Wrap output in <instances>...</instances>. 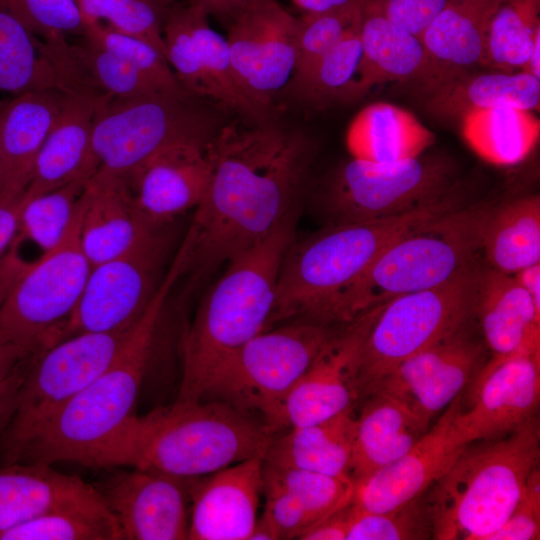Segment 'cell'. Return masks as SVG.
<instances>
[{"label":"cell","mask_w":540,"mask_h":540,"mask_svg":"<svg viewBox=\"0 0 540 540\" xmlns=\"http://www.w3.org/2000/svg\"><path fill=\"white\" fill-rule=\"evenodd\" d=\"M206 153L211 175L179 253L183 272L202 281L264 241L300 198L312 159L310 140L273 121L221 126Z\"/></svg>","instance_id":"1"},{"label":"cell","mask_w":540,"mask_h":540,"mask_svg":"<svg viewBox=\"0 0 540 540\" xmlns=\"http://www.w3.org/2000/svg\"><path fill=\"white\" fill-rule=\"evenodd\" d=\"M180 275L174 262L110 366L41 422L8 464L70 461L112 467L119 443L136 416L165 299Z\"/></svg>","instance_id":"2"},{"label":"cell","mask_w":540,"mask_h":540,"mask_svg":"<svg viewBox=\"0 0 540 540\" xmlns=\"http://www.w3.org/2000/svg\"><path fill=\"white\" fill-rule=\"evenodd\" d=\"M299 213H291L264 241L227 263L201 301L181 341L177 400L203 399L221 364L270 329L279 269L295 239Z\"/></svg>","instance_id":"3"},{"label":"cell","mask_w":540,"mask_h":540,"mask_svg":"<svg viewBox=\"0 0 540 540\" xmlns=\"http://www.w3.org/2000/svg\"><path fill=\"white\" fill-rule=\"evenodd\" d=\"M272 438L262 420L226 402L176 399L132 419L112 467L203 477L250 458L264 459Z\"/></svg>","instance_id":"4"},{"label":"cell","mask_w":540,"mask_h":540,"mask_svg":"<svg viewBox=\"0 0 540 540\" xmlns=\"http://www.w3.org/2000/svg\"><path fill=\"white\" fill-rule=\"evenodd\" d=\"M490 207L464 204L405 233L305 320L345 324L371 308L438 286L478 264Z\"/></svg>","instance_id":"5"},{"label":"cell","mask_w":540,"mask_h":540,"mask_svg":"<svg viewBox=\"0 0 540 540\" xmlns=\"http://www.w3.org/2000/svg\"><path fill=\"white\" fill-rule=\"evenodd\" d=\"M539 460L537 415L502 437L467 444L424 492L432 539L487 540L512 513Z\"/></svg>","instance_id":"6"},{"label":"cell","mask_w":540,"mask_h":540,"mask_svg":"<svg viewBox=\"0 0 540 540\" xmlns=\"http://www.w3.org/2000/svg\"><path fill=\"white\" fill-rule=\"evenodd\" d=\"M464 204L463 191L455 183L435 201L408 213L328 223L294 239L279 269L270 327L292 318L308 319L396 239Z\"/></svg>","instance_id":"7"},{"label":"cell","mask_w":540,"mask_h":540,"mask_svg":"<svg viewBox=\"0 0 540 540\" xmlns=\"http://www.w3.org/2000/svg\"><path fill=\"white\" fill-rule=\"evenodd\" d=\"M479 269L478 263L438 286L384 304L361 350V399L402 361L453 335L475 318Z\"/></svg>","instance_id":"8"},{"label":"cell","mask_w":540,"mask_h":540,"mask_svg":"<svg viewBox=\"0 0 540 540\" xmlns=\"http://www.w3.org/2000/svg\"><path fill=\"white\" fill-rule=\"evenodd\" d=\"M216 123L184 88L115 98L95 112L92 150L99 168L127 176L169 144L208 142L221 127Z\"/></svg>","instance_id":"9"},{"label":"cell","mask_w":540,"mask_h":540,"mask_svg":"<svg viewBox=\"0 0 540 540\" xmlns=\"http://www.w3.org/2000/svg\"><path fill=\"white\" fill-rule=\"evenodd\" d=\"M80 199L61 243L24 270L0 306V344L38 352L60 341L91 265L80 242Z\"/></svg>","instance_id":"10"},{"label":"cell","mask_w":540,"mask_h":540,"mask_svg":"<svg viewBox=\"0 0 540 540\" xmlns=\"http://www.w3.org/2000/svg\"><path fill=\"white\" fill-rule=\"evenodd\" d=\"M448 158L421 155L395 163L351 158L330 174L318 206L328 223L402 215L445 194L456 182Z\"/></svg>","instance_id":"11"},{"label":"cell","mask_w":540,"mask_h":540,"mask_svg":"<svg viewBox=\"0 0 540 540\" xmlns=\"http://www.w3.org/2000/svg\"><path fill=\"white\" fill-rule=\"evenodd\" d=\"M334 328L299 319L261 332L221 364L203 399L260 414L263 421L307 370Z\"/></svg>","instance_id":"12"},{"label":"cell","mask_w":540,"mask_h":540,"mask_svg":"<svg viewBox=\"0 0 540 540\" xmlns=\"http://www.w3.org/2000/svg\"><path fill=\"white\" fill-rule=\"evenodd\" d=\"M133 326L76 333L37 352L20 385L14 412L0 435L3 465L41 422L110 366Z\"/></svg>","instance_id":"13"},{"label":"cell","mask_w":540,"mask_h":540,"mask_svg":"<svg viewBox=\"0 0 540 540\" xmlns=\"http://www.w3.org/2000/svg\"><path fill=\"white\" fill-rule=\"evenodd\" d=\"M384 304L334 328L307 370L263 420L273 435L324 421L361 400V350Z\"/></svg>","instance_id":"14"},{"label":"cell","mask_w":540,"mask_h":540,"mask_svg":"<svg viewBox=\"0 0 540 540\" xmlns=\"http://www.w3.org/2000/svg\"><path fill=\"white\" fill-rule=\"evenodd\" d=\"M162 228L123 253L91 266L80 301L62 339L80 332L133 326L155 296L166 251Z\"/></svg>","instance_id":"15"},{"label":"cell","mask_w":540,"mask_h":540,"mask_svg":"<svg viewBox=\"0 0 540 540\" xmlns=\"http://www.w3.org/2000/svg\"><path fill=\"white\" fill-rule=\"evenodd\" d=\"M163 39L167 61L184 89L215 102L251 124L272 121L240 89L226 38L210 26L205 13L190 5H170L164 20Z\"/></svg>","instance_id":"16"},{"label":"cell","mask_w":540,"mask_h":540,"mask_svg":"<svg viewBox=\"0 0 540 540\" xmlns=\"http://www.w3.org/2000/svg\"><path fill=\"white\" fill-rule=\"evenodd\" d=\"M297 27V17L276 0L258 1L230 21L226 41L238 85L271 118L273 100L295 70Z\"/></svg>","instance_id":"17"},{"label":"cell","mask_w":540,"mask_h":540,"mask_svg":"<svg viewBox=\"0 0 540 540\" xmlns=\"http://www.w3.org/2000/svg\"><path fill=\"white\" fill-rule=\"evenodd\" d=\"M471 323L402 361L368 395L395 398L429 430L432 419L463 393L488 360V349Z\"/></svg>","instance_id":"18"},{"label":"cell","mask_w":540,"mask_h":540,"mask_svg":"<svg viewBox=\"0 0 540 540\" xmlns=\"http://www.w3.org/2000/svg\"><path fill=\"white\" fill-rule=\"evenodd\" d=\"M469 403L461 402L454 431L463 444L509 434L536 416L540 402V351L484 365L469 385Z\"/></svg>","instance_id":"19"},{"label":"cell","mask_w":540,"mask_h":540,"mask_svg":"<svg viewBox=\"0 0 540 540\" xmlns=\"http://www.w3.org/2000/svg\"><path fill=\"white\" fill-rule=\"evenodd\" d=\"M194 480L133 467L95 488L116 519L123 540H184L188 539Z\"/></svg>","instance_id":"20"},{"label":"cell","mask_w":540,"mask_h":540,"mask_svg":"<svg viewBox=\"0 0 540 540\" xmlns=\"http://www.w3.org/2000/svg\"><path fill=\"white\" fill-rule=\"evenodd\" d=\"M462 397L463 393L407 453L375 473L353 481L352 504L365 511L385 512L423 494L467 445L460 442L453 428Z\"/></svg>","instance_id":"21"},{"label":"cell","mask_w":540,"mask_h":540,"mask_svg":"<svg viewBox=\"0 0 540 540\" xmlns=\"http://www.w3.org/2000/svg\"><path fill=\"white\" fill-rule=\"evenodd\" d=\"M208 142L169 144L126 176L136 206L148 224L163 228L177 216L199 205L211 175L206 153Z\"/></svg>","instance_id":"22"},{"label":"cell","mask_w":540,"mask_h":540,"mask_svg":"<svg viewBox=\"0 0 540 540\" xmlns=\"http://www.w3.org/2000/svg\"><path fill=\"white\" fill-rule=\"evenodd\" d=\"M263 494V458L195 478L189 540H248Z\"/></svg>","instance_id":"23"},{"label":"cell","mask_w":540,"mask_h":540,"mask_svg":"<svg viewBox=\"0 0 540 540\" xmlns=\"http://www.w3.org/2000/svg\"><path fill=\"white\" fill-rule=\"evenodd\" d=\"M37 46L49 61L57 89L92 103L96 110L115 98L162 91L131 64L91 39L70 43L65 36L41 40Z\"/></svg>","instance_id":"24"},{"label":"cell","mask_w":540,"mask_h":540,"mask_svg":"<svg viewBox=\"0 0 540 540\" xmlns=\"http://www.w3.org/2000/svg\"><path fill=\"white\" fill-rule=\"evenodd\" d=\"M361 58L354 80L340 101L355 102L387 82L423 84L438 68L423 43L391 23L378 0H364L360 26Z\"/></svg>","instance_id":"25"},{"label":"cell","mask_w":540,"mask_h":540,"mask_svg":"<svg viewBox=\"0 0 540 540\" xmlns=\"http://www.w3.org/2000/svg\"><path fill=\"white\" fill-rule=\"evenodd\" d=\"M80 242L91 266L128 250L159 227L141 216L126 176L99 168L80 196Z\"/></svg>","instance_id":"26"},{"label":"cell","mask_w":540,"mask_h":540,"mask_svg":"<svg viewBox=\"0 0 540 540\" xmlns=\"http://www.w3.org/2000/svg\"><path fill=\"white\" fill-rule=\"evenodd\" d=\"M475 317L491 352L485 365L515 354L540 351V310L513 275L480 266Z\"/></svg>","instance_id":"27"},{"label":"cell","mask_w":540,"mask_h":540,"mask_svg":"<svg viewBox=\"0 0 540 540\" xmlns=\"http://www.w3.org/2000/svg\"><path fill=\"white\" fill-rule=\"evenodd\" d=\"M424 108L439 120H460L467 112L499 106L539 110L540 78L524 71L465 70L419 85Z\"/></svg>","instance_id":"28"},{"label":"cell","mask_w":540,"mask_h":540,"mask_svg":"<svg viewBox=\"0 0 540 540\" xmlns=\"http://www.w3.org/2000/svg\"><path fill=\"white\" fill-rule=\"evenodd\" d=\"M95 106L65 94L59 115L32 167L26 198L77 181H88L99 169L92 150Z\"/></svg>","instance_id":"29"},{"label":"cell","mask_w":540,"mask_h":540,"mask_svg":"<svg viewBox=\"0 0 540 540\" xmlns=\"http://www.w3.org/2000/svg\"><path fill=\"white\" fill-rule=\"evenodd\" d=\"M65 93L33 90L5 101L0 115V196L22 194L35 158L61 110Z\"/></svg>","instance_id":"30"},{"label":"cell","mask_w":540,"mask_h":540,"mask_svg":"<svg viewBox=\"0 0 540 540\" xmlns=\"http://www.w3.org/2000/svg\"><path fill=\"white\" fill-rule=\"evenodd\" d=\"M105 505L94 485L48 464L0 467V530L56 509Z\"/></svg>","instance_id":"31"},{"label":"cell","mask_w":540,"mask_h":540,"mask_svg":"<svg viewBox=\"0 0 540 540\" xmlns=\"http://www.w3.org/2000/svg\"><path fill=\"white\" fill-rule=\"evenodd\" d=\"M356 429L350 477L369 476L407 453L428 431L399 401L385 393L365 398Z\"/></svg>","instance_id":"32"},{"label":"cell","mask_w":540,"mask_h":540,"mask_svg":"<svg viewBox=\"0 0 540 540\" xmlns=\"http://www.w3.org/2000/svg\"><path fill=\"white\" fill-rule=\"evenodd\" d=\"M356 429L354 407L321 422L274 434L267 464L350 477Z\"/></svg>","instance_id":"33"},{"label":"cell","mask_w":540,"mask_h":540,"mask_svg":"<svg viewBox=\"0 0 540 540\" xmlns=\"http://www.w3.org/2000/svg\"><path fill=\"white\" fill-rule=\"evenodd\" d=\"M502 1L448 0L421 38L437 77L483 67L489 26Z\"/></svg>","instance_id":"34"},{"label":"cell","mask_w":540,"mask_h":540,"mask_svg":"<svg viewBox=\"0 0 540 540\" xmlns=\"http://www.w3.org/2000/svg\"><path fill=\"white\" fill-rule=\"evenodd\" d=\"M434 142V134L414 114L383 102L359 111L346 133L351 157L374 163L416 158Z\"/></svg>","instance_id":"35"},{"label":"cell","mask_w":540,"mask_h":540,"mask_svg":"<svg viewBox=\"0 0 540 540\" xmlns=\"http://www.w3.org/2000/svg\"><path fill=\"white\" fill-rule=\"evenodd\" d=\"M87 181L26 198L18 229L1 259L19 276L24 270L55 249L65 237L78 208Z\"/></svg>","instance_id":"36"},{"label":"cell","mask_w":540,"mask_h":540,"mask_svg":"<svg viewBox=\"0 0 540 540\" xmlns=\"http://www.w3.org/2000/svg\"><path fill=\"white\" fill-rule=\"evenodd\" d=\"M486 265L514 275L540 263V198L528 195L490 207L481 236Z\"/></svg>","instance_id":"37"},{"label":"cell","mask_w":540,"mask_h":540,"mask_svg":"<svg viewBox=\"0 0 540 540\" xmlns=\"http://www.w3.org/2000/svg\"><path fill=\"white\" fill-rule=\"evenodd\" d=\"M459 121L468 146L494 165L523 161L539 140L540 121L530 110L509 106L477 109Z\"/></svg>","instance_id":"38"},{"label":"cell","mask_w":540,"mask_h":540,"mask_svg":"<svg viewBox=\"0 0 540 540\" xmlns=\"http://www.w3.org/2000/svg\"><path fill=\"white\" fill-rule=\"evenodd\" d=\"M539 14L540 0H503L489 26L483 67L522 71L540 37Z\"/></svg>","instance_id":"39"},{"label":"cell","mask_w":540,"mask_h":540,"mask_svg":"<svg viewBox=\"0 0 540 540\" xmlns=\"http://www.w3.org/2000/svg\"><path fill=\"white\" fill-rule=\"evenodd\" d=\"M360 26L361 23L307 68L294 74L286 88L311 106L340 100L354 80L360 62Z\"/></svg>","instance_id":"40"},{"label":"cell","mask_w":540,"mask_h":540,"mask_svg":"<svg viewBox=\"0 0 540 540\" xmlns=\"http://www.w3.org/2000/svg\"><path fill=\"white\" fill-rule=\"evenodd\" d=\"M0 540H123L105 505L56 509L0 530Z\"/></svg>","instance_id":"41"},{"label":"cell","mask_w":540,"mask_h":540,"mask_svg":"<svg viewBox=\"0 0 540 540\" xmlns=\"http://www.w3.org/2000/svg\"><path fill=\"white\" fill-rule=\"evenodd\" d=\"M36 38L0 8V91L18 95L57 89L53 69L39 51Z\"/></svg>","instance_id":"42"},{"label":"cell","mask_w":540,"mask_h":540,"mask_svg":"<svg viewBox=\"0 0 540 540\" xmlns=\"http://www.w3.org/2000/svg\"><path fill=\"white\" fill-rule=\"evenodd\" d=\"M263 479L291 493L302 505L312 524L349 504L354 487L349 477L275 466L264 460Z\"/></svg>","instance_id":"43"},{"label":"cell","mask_w":540,"mask_h":540,"mask_svg":"<svg viewBox=\"0 0 540 540\" xmlns=\"http://www.w3.org/2000/svg\"><path fill=\"white\" fill-rule=\"evenodd\" d=\"M87 22L104 21L121 33L141 39L166 59L163 25L168 7L161 0H76Z\"/></svg>","instance_id":"44"},{"label":"cell","mask_w":540,"mask_h":540,"mask_svg":"<svg viewBox=\"0 0 540 540\" xmlns=\"http://www.w3.org/2000/svg\"><path fill=\"white\" fill-rule=\"evenodd\" d=\"M432 526L424 493L385 512H370L351 502L346 540L431 539Z\"/></svg>","instance_id":"45"},{"label":"cell","mask_w":540,"mask_h":540,"mask_svg":"<svg viewBox=\"0 0 540 540\" xmlns=\"http://www.w3.org/2000/svg\"><path fill=\"white\" fill-rule=\"evenodd\" d=\"M363 7L364 0H350L329 10L302 13L297 18V56L293 75L307 68L359 25Z\"/></svg>","instance_id":"46"},{"label":"cell","mask_w":540,"mask_h":540,"mask_svg":"<svg viewBox=\"0 0 540 540\" xmlns=\"http://www.w3.org/2000/svg\"><path fill=\"white\" fill-rule=\"evenodd\" d=\"M83 36L131 64L157 87L164 90L183 88L167 59L147 42L101 22L85 23Z\"/></svg>","instance_id":"47"},{"label":"cell","mask_w":540,"mask_h":540,"mask_svg":"<svg viewBox=\"0 0 540 540\" xmlns=\"http://www.w3.org/2000/svg\"><path fill=\"white\" fill-rule=\"evenodd\" d=\"M0 8L41 40L66 33L82 37L85 31V21L76 0H0Z\"/></svg>","instance_id":"48"},{"label":"cell","mask_w":540,"mask_h":540,"mask_svg":"<svg viewBox=\"0 0 540 540\" xmlns=\"http://www.w3.org/2000/svg\"><path fill=\"white\" fill-rule=\"evenodd\" d=\"M540 539V469L528 476L520 500L502 526L487 540Z\"/></svg>","instance_id":"49"},{"label":"cell","mask_w":540,"mask_h":540,"mask_svg":"<svg viewBox=\"0 0 540 540\" xmlns=\"http://www.w3.org/2000/svg\"><path fill=\"white\" fill-rule=\"evenodd\" d=\"M263 514L274 526L279 540L299 539L311 520L299 501L284 488L263 479Z\"/></svg>","instance_id":"50"},{"label":"cell","mask_w":540,"mask_h":540,"mask_svg":"<svg viewBox=\"0 0 540 540\" xmlns=\"http://www.w3.org/2000/svg\"><path fill=\"white\" fill-rule=\"evenodd\" d=\"M448 0H378L383 15L395 26L421 38Z\"/></svg>","instance_id":"51"},{"label":"cell","mask_w":540,"mask_h":540,"mask_svg":"<svg viewBox=\"0 0 540 540\" xmlns=\"http://www.w3.org/2000/svg\"><path fill=\"white\" fill-rule=\"evenodd\" d=\"M351 502L308 527L301 540H346Z\"/></svg>","instance_id":"52"},{"label":"cell","mask_w":540,"mask_h":540,"mask_svg":"<svg viewBox=\"0 0 540 540\" xmlns=\"http://www.w3.org/2000/svg\"><path fill=\"white\" fill-rule=\"evenodd\" d=\"M24 192L14 197L0 196V257L9 247L18 229Z\"/></svg>","instance_id":"53"},{"label":"cell","mask_w":540,"mask_h":540,"mask_svg":"<svg viewBox=\"0 0 540 540\" xmlns=\"http://www.w3.org/2000/svg\"><path fill=\"white\" fill-rule=\"evenodd\" d=\"M30 358L0 390V435L7 426L16 405L17 394L32 362Z\"/></svg>","instance_id":"54"},{"label":"cell","mask_w":540,"mask_h":540,"mask_svg":"<svg viewBox=\"0 0 540 540\" xmlns=\"http://www.w3.org/2000/svg\"><path fill=\"white\" fill-rule=\"evenodd\" d=\"M261 0H190L195 7L209 16L232 20L248 6Z\"/></svg>","instance_id":"55"},{"label":"cell","mask_w":540,"mask_h":540,"mask_svg":"<svg viewBox=\"0 0 540 540\" xmlns=\"http://www.w3.org/2000/svg\"><path fill=\"white\" fill-rule=\"evenodd\" d=\"M35 353L21 347L0 344V390Z\"/></svg>","instance_id":"56"},{"label":"cell","mask_w":540,"mask_h":540,"mask_svg":"<svg viewBox=\"0 0 540 540\" xmlns=\"http://www.w3.org/2000/svg\"><path fill=\"white\" fill-rule=\"evenodd\" d=\"M513 276L540 310V263L523 268Z\"/></svg>","instance_id":"57"},{"label":"cell","mask_w":540,"mask_h":540,"mask_svg":"<svg viewBox=\"0 0 540 540\" xmlns=\"http://www.w3.org/2000/svg\"><path fill=\"white\" fill-rule=\"evenodd\" d=\"M302 13L329 10L348 3L350 0H291Z\"/></svg>","instance_id":"58"},{"label":"cell","mask_w":540,"mask_h":540,"mask_svg":"<svg viewBox=\"0 0 540 540\" xmlns=\"http://www.w3.org/2000/svg\"><path fill=\"white\" fill-rule=\"evenodd\" d=\"M248 540H279V536L269 519L262 514L257 517Z\"/></svg>","instance_id":"59"},{"label":"cell","mask_w":540,"mask_h":540,"mask_svg":"<svg viewBox=\"0 0 540 540\" xmlns=\"http://www.w3.org/2000/svg\"><path fill=\"white\" fill-rule=\"evenodd\" d=\"M12 284L13 279L10 278L9 274L0 266V306Z\"/></svg>","instance_id":"60"},{"label":"cell","mask_w":540,"mask_h":540,"mask_svg":"<svg viewBox=\"0 0 540 540\" xmlns=\"http://www.w3.org/2000/svg\"><path fill=\"white\" fill-rule=\"evenodd\" d=\"M4 103L5 101L0 100V115H1V111L3 109ZM0 180H1V157H0Z\"/></svg>","instance_id":"61"},{"label":"cell","mask_w":540,"mask_h":540,"mask_svg":"<svg viewBox=\"0 0 540 540\" xmlns=\"http://www.w3.org/2000/svg\"><path fill=\"white\" fill-rule=\"evenodd\" d=\"M161 2H162L165 6L169 7V6L172 4L173 0H161Z\"/></svg>","instance_id":"62"}]
</instances>
